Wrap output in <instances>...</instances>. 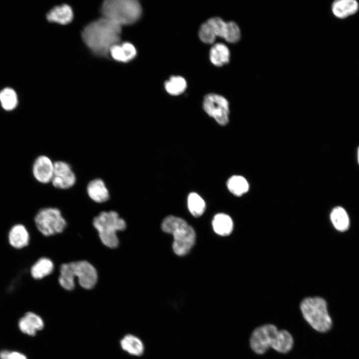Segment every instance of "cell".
I'll return each mask as SVG.
<instances>
[{"mask_svg":"<svg viewBox=\"0 0 359 359\" xmlns=\"http://www.w3.org/2000/svg\"><path fill=\"white\" fill-rule=\"evenodd\" d=\"M212 28L216 36L224 38L225 35L227 22L218 17H214L206 21Z\"/></svg>","mask_w":359,"mask_h":359,"instance_id":"cell-27","label":"cell"},{"mask_svg":"<svg viewBox=\"0 0 359 359\" xmlns=\"http://www.w3.org/2000/svg\"><path fill=\"white\" fill-rule=\"evenodd\" d=\"M76 181V175L68 163L62 161L54 162L51 182L53 186L58 189H67L73 187Z\"/></svg>","mask_w":359,"mask_h":359,"instance_id":"cell-10","label":"cell"},{"mask_svg":"<svg viewBox=\"0 0 359 359\" xmlns=\"http://www.w3.org/2000/svg\"><path fill=\"white\" fill-rule=\"evenodd\" d=\"M212 225L214 232L221 236L229 235L233 227L231 218L223 213H218L214 216Z\"/></svg>","mask_w":359,"mask_h":359,"instance_id":"cell-17","label":"cell"},{"mask_svg":"<svg viewBox=\"0 0 359 359\" xmlns=\"http://www.w3.org/2000/svg\"><path fill=\"white\" fill-rule=\"evenodd\" d=\"M165 88L168 93L172 95L181 94L186 88V82L181 76H172L165 83Z\"/></svg>","mask_w":359,"mask_h":359,"instance_id":"cell-25","label":"cell"},{"mask_svg":"<svg viewBox=\"0 0 359 359\" xmlns=\"http://www.w3.org/2000/svg\"><path fill=\"white\" fill-rule=\"evenodd\" d=\"M34 221L38 230L45 236L60 233L66 226V222L60 211L53 207L40 210L36 214Z\"/></svg>","mask_w":359,"mask_h":359,"instance_id":"cell-8","label":"cell"},{"mask_svg":"<svg viewBox=\"0 0 359 359\" xmlns=\"http://www.w3.org/2000/svg\"><path fill=\"white\" fill-rule=\"evenodd\" d=\"M54 162L45 155L38 156L32 165V174L35 179L41 183L51 182L53 177Z\"/></svg>","mask_w":359,"mask_h":359,"instance_id":"cell-11","label":"cell"},{"mask_svg":"<svg viewBox=\"0 0 359 359\" xmlns=\"http://www.w3.org/2000/svg\"><path fill=\"white\" fill-rule=\"evenodd\" d=\"M53 268V263L51 260L47 258H41L31 267V275L35 279H40L49 275L52 272Z\"/></svg>","mask_w":359,"mask_h":359,"instance_id":"cell-22","label":"cell"},{"mask_svg":"<svg viewBox=\"0 0 359 359\" xmlns=\"http://www.w3.org/2000/svg\"><path fill=\"white\" fill-rule=\"evenodd\" d=\"M18 326L22 333L33 336L36 335L37 331L43 328L44 322L38 315L32 312H28L19 319Z\"/></svg>","mask_w":359,"mask_h":359,"instance_id":"cell-12","label":"cell"},{"mask_svg":"<svg viewBox=\"0 0 359 359\" xmlns=\"http://www.w3.org/2000/svg\"><path fill=\"white\" fill-rule=\"evenodd\" d=\"M77 277L80 286L86 289L93 288L96 284L98 275L94 267L86 261H79L62 264L58 279L61 286L67 290L75 287Z\"/></svg>","mask_w":359,"mask_h":359,"instance_id":"cell-3","label":"cell"},{"mask_svg":"<svg viewBox=\"0 0 359 359\" xmlns=\"http://www.w3.org/2000/svg\"><path fill=\"white\" fill-rule=\"evenodd\" d=\"M357 161H358V164L359 165V147L358 148V150H357Z\"/></svg>","mask_w":359,"mask_h":359,"instance_id":"cell-32","label":"cell"},{"mask_svg":"<svg viewBox=\"0 0 359 359\" xmlns=\"http://www.w3.org/2000/svg\"><path fill=\"white\" fill-rule=\"evenodd\" d=\"M241 37V31L238 24L234 21L227 22L226 31L224 38L229 43H236Z\"/></svg>","mask_w":359,"mask_h":359,"instance_id":"cell-26","label":"cell"},{"mask_svg":"<svg viewBox=\"0 0 359 359\" xmlns=\"http://www.w3.org/2000/svg\"><path fill=\"white\" fill-rule=\"evenodd\" d=\"M300 310L307 323L315 330L324 333L332 326L326 301L320 297H307L300 304Z\"/></svg>","mask_w":359,"mask_h":359,"instance_id":"cell-6","label":"cell"},{"mask_svg":"<svg viewBox=\"0 0 359 359\" xmlns=\"http://www.w3.org/2000/svg\"><path fill=\"white\" fill-rule=\"evenodd\" d=\"M250 346L258 355L264 354L269 348L280 353L290 352L294 345V340L286 330H278L273 324H267L257 327L250 338Z\"/></svg>","mask_w":359,"mask_h":359,"instance_id":"cell-2","label":"cell"},{"mask_svg":"<svg viewBox=\"0 0 359 359\" xmlns=\"http://www.w3.org/2000/svg\"><path fill=\"white\" fill-rule=\"evenodd\" d=\"M121 26L103 17L88 24L82 33L86 45L95 54L107 56L110 48L119 43Z\"/></svg>","mask_w":359,"mask_h":359,"instance_id":"cell-1","label":"cell"},{"mask_svg":"<svg viewBox=\"0 0 359 359\" xmlns=\"http://www.w3.org/2000/svg\"><path fill=\"white\" fill-rule=\"evenodd\" d=\"M359 7L355 0H338L332 3V11L337 17L345 18L357 12Z\"/></svg>","mask_w":359,"mask_h":359,"instance_id":"cell-15","label":"cell"},{"mask_svg":"<svg viewBox=\"0 0 359 359\" xmlns=\"http://www.w3.org/2000/svg\"><path fill=\"white\" fill-rule=\"evenodd\" d=\"M203 108L207 114L220 125L224 126L228 123L229 103L223 96L212 93L205 95L203 101Z\"/></svg>","mask_w":359,"mask_h":359,"instance_id":"cell-9","label":"cell"},{"mask_svg":"<svg viewBox=\"0 0 359 359\" xmlns=\"http://www.w3.org/2000/svg\"><path fill=\"white\" fill-rule=\"evenodd\" d=\"M161 227L163 231L173 235V249L177 255H185L193 246L196 239L195 232L182 218L168 216L163 220Z\"/></svg>","mask_w":359,"mask_h":359,"instance_id":"cell-4","label":"cell"},{"mask_svg":"<svg viewBox=\"0 0 359 359\" xmlns=\"http://www.w3.org/2000/svg\"><path fill=\"white\" fill-rule=\"evenodd\" d=\"M330 219L334 227L339 231L344 232L350 226V218L345 209L341 206L335 207L330 213Z\"/></svg>","mask_w":359,"mask_h":359,"instance_id":"cell-18","label":"cell"},{"mask_svg":"<svg viewBox=\"0 0 359 359\" xmlns=\"http://www.w3.org/2000/svg\"><path fill=\"white\" fill-rule=\"evenodd\" d=\"M73 13L71 7L67 4L55 6L47 14L48 21L61 24H68L71 21Z\"/></svg>","mask_w":359,"mask_h":359,"instance_id":"cell-16","label":"cell"},{"mask_svg":"<svg viewBox=\"0 0 359 359\" xmlns=\"http://www.w3.org/2000/svg\"><path fill=\"white\" fill-rule=\"evenodd\" d=\"M0 103L5 111L14 109L18 104V97L16 92L11 88L6 87L0 91Z\"/></svg>","mask_w":359,"mask_h":359,"instance_id":"cell-23","label":"cell"},{"mask_svg":"<svg viewBox=\"0 0 359 359\" xmlns=\"http://www.w3.org/2000/svg\"><path fill=\"white\" fill-rule=\"evenodd\" d=\"M226 185L228 190L237 196L246 193L250 187L248 180L240 175H234L230 177L227 181Z\"/></svg>","mask_w":359,"mask_h":359,"instance_id":"cell-21","label":"cell"},{"mask_svg":"<svg viewBox=\"0 0 359 359\" xmlns=\"http://www.w3.org/2000/svg\"><path fill=\"white\" fill-rule=\"evenodd\" d=\"M187 206L190 213L198 217L202 215L205 209V203L203 198L196 192L190 193L187 197Z\"/></svg>","mask_w":359,"mask_h":359,"instance_id":"cell-24","label":"cell"},{"mask_svg":"<svg viewBox=\"0 0 359 359\" xmlns=\"http://www.w3.org/2000/svg\"><path fill=\"white\" fill-rule=\"evenodd\" d=\"M0 359H27V358L19 352L3 350L0 352Z\"/></svg>","mask_w":359,"mask_h":359,"instance_id":"cell-30","label":"cell"},{"mask_svg":"<svg viewBox=\"0 0 359 359\" xmlns=\"http://www.w3.org/2000/svg\"><path fill=\"white\" fill-rule=\"evenodd\" d=\"M103 17L122 27L135 22L142 13V7L136 0H106L101 7Z\"/></svg>","mask_w":359,"mask_h":359,"instance_id":"cell-5","label":"cell"},{"mask_svg":"<svg viewBox=\"0 0 359 359\" xmlns=\"http://www.w3.org/2000/svg\"><path fill=\"white\" fill-rule=\"evenodd\" d=\"M89 197L97 203L107 201L110 197L109 190L104 180L96 178L90 181L86 187Z\"/></svg>","mask_w":359,"mask_h":359,"instance_id":"cell-13","label":"cell"},{"mask_svg":"<svg viewBox=\"0 0 359 359\" xmlns=\"http://www.w3.org/2000/svg\"><path fill=\"white\" fill-rule=\"evenodd\" d=\"M122 45L125 50L128 61L133 59L137 53L135 46L132 43L128 42H123Z\"/></svg>","mask_w":359,"mask_h":359,"instance_id":"cell-31","label":"cell"},{"mask_svg":"<svg viewBox=\"0 0 359 359\" xmlns=\"http://www.w3.org/2000/svg\"><path fill=\"white\" fill-rule=\"evenodd\" d=\"M93 224L98 231L102 242L111 248L118 246L117 232L123 230L126 227L125 220L114 211L100 212L94 218Z\"/></svg>","mask_w":359,"mask_h":359,"instance_id":"cell-7","label":"cell"},{"mask_svg":"<svg viewBox=\"0 0 359 359\" xmlns=\"http://www.w3.org/2000/svg\"><path fill=\"white\" fill-rule=\"evenodd\" d=\"M120 345L123 350L132 355L140 356L143 354L144 346L142 341L135 336L129 334L121 340Z\"/></svg>","mask_w":359,"mask_h":359,"instance_id":"cell-20","label":"cell"},{"mask_svg":"<svg viewBox=\"0 0 359 359\" xmlns=\"http://www.w3.org/2000/svg\"><path fill=\"white\" fill-rule=\"evenodd\" d=\"M230 51L226 45L218 43L211 48L209 53L210 60L216 66H221L229 62Z\"/></svg>","mask_w":359,"mask_h":359,"instance_id":"cell-19","label":"cell"},{"mask_svg":"<svg viewBox=\"0 0 359 359\" xmlns=\"http://www.w3.org/2000/svg\"><path fill=\"white\" fill-rule=\"evenodd\" d=\"M109 54L116 61L122 62H128L122 43H118L113 45L110 48Z\"/></svg>","mask_w":359,"mask_h":359,"instance_id":"cell-29","label":"cell"},{"mask_svg":"<svg viewBox=\"0 0 359 359\" xmlns=\"http://www.w3.org/2000/svg\"><path fill=\"white\" fill-rule=\"evenodd\" d=\"M198 34L200 39L205 43H212L216 37L207 21L201 25Z\"/></svg>","mask_w":359,"mask_h":359,"instance_id":"cell-28","label":"cell"},{"mask_svg":"<svg viewBox=\"0 0 359 359\" xmlns=\"http://www.w3.org/2000/svg\"><path fill=\"white\" fill-rule=\"evenodd\" d=\"M8 239L9 244L12 247L21 249L26 246L29 243V233L23 225L17 224L10 229Z\"/></svg>","mask_w":359,"mask_h":359,"instance_id":"cell-14","label":"cell"}]
</instances>
